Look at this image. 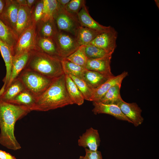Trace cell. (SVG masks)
Instances as JSON below:
<instances>
[{
    "instance_id": "obj_1",
    "label": "cell",
    "mask_w": 159,
    "mask_h": 159,
    "mask_svg": "<svg viewBox=\"0 0 159 159\" xmlns=\"http://www.w3.org/2000/svg\"><path fill=\"white\" fill-rule=\"evenodd\" d=\"M30 111L26 107L0 100V143L1 145L14 150L21 149L14 135L15 125L17 120Z\"/></svg>"
},
{
    "instance_id": "obj_2",
    "label": "cell",
    "mask_w": 159,
    "mask_h": 159,
    "mask_svg": "<svg viewBox=\"0 0 159 159\" xmlns=\"http://www.w3.org/2000/svg\"><path fill=\"white\" fill-rule=\"evenodd\" d=\"M72 104L66 90L64 74L53 79L46 90L36 98L31 111H46Z\"/></svg>"
},
{
    "instance_id": "obj_3",
    "label": "cell",
    "mask_w": 159,
    "mask_h": 159,
    "mask_svg": "<svg viewBox=\"0 0 159 159\" xmlns=\"http://www.w3.org/2000/svg\"><path fill=\"white\" fill-rule=\"evenodd\" d=\"M61 60L36 49L30 51L29 59L24 69L35 72L53 80L64 74Z\"/></svg>"
},
{
    "instance_id": "obj_4",
    "label": "cell",
    "mask_w": 159,
    "mask_h": 159,
    "mask_svg": "<svg viewBox=\"0 0 159 159\" xmlns=\"http://www.w3.org/2000/svg\"><path fill=\"white\" fill-rule=\"evenodd\" d=\"M18 78L23 83L26 90L36 98L42 94L50 85L53 80L35 72L24 69Z\"/></svg>"
},
{
    "instance_id": "obj_5",
    "label": "cell",
    "mask_w": 159,
    "mask_h": 159,
    "mask_svg": "<svg viewBox=\"0 0 159 159\" xmlns=\"http://www.w3.org/2000/svg\"><path fill=\"white\" fill-rule=\"evenodd\" d=\"M53 18L58 31L65 32L74 36L77 29L81 26L77 16L69 13L64 8L59 7Z\"/></svg>"
},
{
    "instance_id": "obj_6",
    "label": "cell",
    "mask_w": 159,
    "mask_h": 159,
    "mask_svg": "<svg viewBox=\"0 0 159 159\" xmlns=\"http://www.w3.org/2000/svg\"><path fill=\"white\" fill-rule=\"evenodd\" d=\"M37 37L36 26L32 24L19 36L13 48L14 57L36 49Z\"/></svg>"
},
{
    "instance_id": "obj_7",
    "label": "cell",
    "mask_w": 159,
    "mask_h": 159,
    "mask_svg": "<svg viewBox=\"0 0 159 159\" xmlns=\"http://www.w3.org/2000/svg\"><path fill=\"white\" fill-rule=\"evenodd\" d=\"M53 39L62 59L69 57L80 47L74 36L65 32L58 31Z\"/></svg>"
},
{
    "instance_id": "obj_8",
    "label": "cell",
    "mask_w": 159,
    "mask_h": 159,
    "mask_svg": "<svg viewBox=\"0 0 159 159\" xmlns=\"http://www.w3.org/2000/svg\"><path fill=\"white\" fill-rule=\"evenodd\" d=\"M118 33L113 27L99 34L89 44L95 45L112 55L117 47Z\"/></svg>"
},
{
    "instance_id": "obj_9",
    "label": "cell",
    "mask_w": 159,
    "mask_h": 159,
    "mask_svg": "<svg viewBox=\"0 0 159 159\" xmlns=\"http://www.w3.org/2000/svg\"><path fill=\"white\" fill-rule=\"evenodd\" d=\"M116 105L135 127L139 126L143 122L144 118L141 115L142 110L136 103H127L121 98Z\"/></svg>"
},
{
    "instance_id": "obj_10",
    "label": "cell",
    "mask_w": 159,
    "mask_h": 159,
    "mask_svg": "<svg viewBox=\"0 0 159 159\" xmlns=\"http://www.w3.org/2000/svg\"><path fill=\"white\" fill-rule=\"evenodd\" d=\"M112 55L108 54L100 58L88 59L85 68L112 77L114 75L111 72L110 67Z\"/></svg>"
},
{
    "instance_id": "obj_11",
    "label": "cell",
    "mask_w": 159,
    "mask_h": 159,
    "mask_svg": "<svg viewBox=\"0 0 159 159\" xmlns=\"http://www.w3.org/2000/svg\"><path fill=\"white\" fill-rule=\"evenodd\" d=\"M19 7L16 0H5V6L0 19L15 32Z\"/></svg>"
},
{
    "instance_id": "obj_12",
    "label": "cell",
    "mask_w": 159,
    "mask_h": 159,
    "mask_svg": "<svg viewBox=\"0 0 159 159\" xmlns=\"http://www.w3.org/2000/svg\"><path fill=\"white\" fill-rule=\"evenodd\" d=\"M100 142L98 130L90 127L79 137L78 143L80 146L96 151L97 150Z\"/></svg>"
},
{
    "instance_id": "obj_13",
    "label": "cell",
    "mask_w": 159,
    "mask_h": 159,
    "mask_svg": "<svg viewBox=\"0 0 159 159\" xmlns=\"http://www.w3.org/2000/svg\"><path fill=\"white\" fill-rule=\"evenodd\" d=\"M94 107L92 110L95 115L105 114L111 115L117 119L132 122L122 112L119 107L115 104H106L98 102H93Z\"/></svg>"
},
{
    "instance_id": "obj_14",
    "label": "cell",
    "mask_w": 159,
    "mask_h": 159,
    "mask_svg": "<svg viewBox=\"0 0 159 159\" xmlns=\"http://www.w3.org/2000/svg\"><path fill=\"white\" fill-rule=\"evenodd\" d=\"M128 75L127 72L124 71L120 74L109 78L99 87L93 90L91 101L98 102L112 86L122 83Z\"/></svg>"
},
{
    "instance_id": "obj_15",
    "label": "cell",
    "mask_w": 159,
    "mask_h": 159,
    "mask_svg": "<svg viewBox=\"0 0 159 159\" xmlns=\"http://www.w3.org/2000/svg\"><path fill=\"white\" fill-rule=\"evenodd\" d=\"M77 17L81 26L94 30L102 32L108 29L110 26H104L95 21L89 14L85 4L77 14Z\"/></svg>"
},
{
    "instance_id": "obj_16",
    "label": "cell",
    "mask_w": 159,
    "mask_h": 159,
    "mask_svg": "<svg viewBox=\"0 0 159 159\" xmlns=\"http://www.w3.org/2000/svg\"><path fill=\"white\" fill-rule=\"evenodd\" d=\"M32 25L31 9L27 6H19L15 32L19 36Z\"/></svg>"
},
{
    "instance_id": "obj_17",
    "label": "cell",
    "mask_w": 159,
    "mask_h": 159,
    "mask_svg": "<svg viewBox=\"0 0 159 159\" xmlns=\"http://www.w3.org/2000/svg\"><path fill=\"white\" fill-rule=\"evenodd\" d=\"M30 54V51L14 57L10 79L6 87V89L17 77L24 69L29 59Z\"/></svg>"
},
{
    "instance_id": "obj_18",
    "label": "cell",
    "mask_w": 159,
    "mask_h": 159,
    "mask_svg": "<svg viewBox=\"0 0 159 159\" xmlns=\"http://www.w3.org/2000/svg\"><path fill=\"white\" fill-rule=\"evenodd\" d=\"M35 26L38 37L53 38L58 32L54 19L41 21Z\"/></svg>"
},
{
    "instance_id": "obj_19",
    "label": "cell",
    "mask_w": 159,
    "mask_h": 159,
    "mask_svg": "<svg viewBox=\"0 0 159 159\" xmlns=\"http://www.w3.org/2000/svg\"><path fill=\"white\" fill-rule=\"evenodd\" d=\"M110 78L99 73L86 69L83 72L82 76V78L92 90L99 87Z\"/></svg>"
},
{
    "instance_id": "obj_20",
    "label": "cell",
    "mask_w": 159,
    "mask_h": 159,
    "mask_svg": "<svg viewBox=\"0 0 159 159\" xmlns=\"http://www.w3.org/2000/svg\"><path fill=\"white\" fill-rule=\"evenodd\" d=\"M36 49L49 55L61 59L58 54L53 38L37 37Z\"/></svg>"
},
{
    "instance_id": "obj_21",
    "label": "cell",
    "mask_w": 159,
    "mask_h": 159,
    "mask_svg": "<svg viewBox=\"0 0 159 159\" xmlns=\"http://www.w3.org/2000/svg\"><path fill=\"white\" fill-rule=\"evenodd\" d=\"M0 51L6 67V75L3 81L6 86L10 79L12 61L14 56V53L12 50L1 39H0Z\"/></svg>"
},
{
    "instance_id": "obj_22",
    "label": "cell",
    "mask_w": 159,
    "mask_h": 159,
    "mask_svg": "<svg viewBox=\"0 0 159 159\" xmlns=\"http://www.w3.org/2000/svg\"><path fill=\"white\" fill-rule=\"evenodd\" d=\"M102 32L80 26L76 31L74 36L80 46L87 45Z\"/></svg>"
},
{
    "instance_id": "obj_23",
    "label": "cell",
    "mask_w": 159,
    "mask_h": 159,
    "mask_svg": "<svg viewBox=\"0 0 159 159\" xmlns=\"http://www.w3.org/2000/svg\"><path fill=\"white\" fill-rule=\"evenodd\" d=\"M65 75L66 88L69 97L73 104L82 105L85 100L83 95L70 77Z\"/></svg>"
},
{
    "instance_id": "obj_24",
    "label": "cell",
    "mask_w": 159,
    "mask_h": 159,
    "mask_svg": "<svg viewBox=\"0 0 159 159\" xmlns=\"http://www.w3.org/2000/svg\"><path fill=\"white\" fill-rule=\"evenodd\" d=\"M18 38L15 32L0 19V39L8 45L13 52Z\"/></svg>"
},
{
    "instance_id": "obj_25",
    "label": "cell",
    "mask_w": 159,
    "mask_h": 159,
    "mask_svg": "<svg viewBox=\"0 0 159 159\" xmlns=\"http://www.w3.org/2000/svg\"><path fill=\"white\" fill-rule=\"evenodd\" d=\"M36 97L30 92L25 90L16 96L8 103L28 108L31 111L34 105Z\"/></svg>"
},
{
    "instance_id": "obj_26",
    "label": "cell",
    "mask_w": 159,
    "mask_h": 159,
    "mask_svg": "<svg viewBox=\"0 0 159 159\" xmlns=\"http://www.w3.org/2000/svg\"><path fill=\"white\" fill-rule=\"evenodd\" d=\"M26 90L23 83L18 78L15 79L6 89L0 100L8 102L20 93Z\"/></svg>"
},
{
    "instance_id": "obj_27",
    "label": "cell",
    "mask_w": 159,
    "mask_h": 159,
    "mask_svg": "<svg viewBox=\"0 0 159 159\" xmlns=\"http://www.w3.org/2000/svg\"><path fill=\"white\" fill-rule=\"evenodd\" d=\"M121 83H118L112 86L98 102L106 104L116 105L122 98L120 94Z\"/></svg>"
},
{
    "instance_id": "obj_28",
    "label": "cell",
    "mask_w": 159,
    "mask_h": 159,
    "mask_svg": "<svg viewBox=\"0 0 159 159\" xmlns=\"http://www.w3.org/2000/svg\"><path fill=\"white\" fill-rule=\"evenodd\" d=\"M61 63L62 69L65 74L71 75L82 78L85 68L77 65L67 59H62Z\"/></svg>"
},
{
    "instance_id": "obj_29",
    "label": "cell",
    "mask_w": 159,
    "mask_h": 159,
    "mask_svg": "<svg viewBox=\"0 0 159 159\" xmlns=\"http://www.w3.org/2000/svg\"><path fill=\"white\" fill-rule=\"evenodd\" d=\"M43 16L41 21L54 19V16L59 6L57 0H43Z\"/></svg>"
},
{
    "instance_id": "obj_30",
    "label": "cell",
    "mask_w": 159,
    "mask_h": 159,
    "mask_svg": "<svg viewBox=\"0 0 159 159\" xmlns=\"http://www.w3.org/2000/svg\"><path fill=\"white\" fill-rule=\"evenodd\" d=\"M85 46H80L75 52L66 58L72 62L85 68L88 59L85 53Z\"/></svg>"
},
{
    "instance_id": "obj_31",
    "label": "cell",
    "mask_w": 159,
    "mask_h": 159,
    "mask_svg": "<svg viewBox=\"0 0 159 159\" xmlns=\"http://www.w3.org/2000/svg\"><path fill=\"white\" fill-rule=\"evenodd\" d=\"M69 75L74 81L82 93L85 100L91 101L92 90L89 87L86 83L81 78L71 75Z\"/></svg>"
},
{
    "instance_id": "obj_32",
    "label": "cell",
    "mask_w": 159,
    "mask_h": 159,
    "mask_svg": "<svg viewBox=\"0 0 159 159\" xmlns=\"http://www.w3.org/2000/svg\"><path fill=\"white\" fill-rule=\"evenodd\" d=\"M85 51L88 59L100 58L108 54H110L103 49L90 44L85 45Z\"/></svg>"
},
{
    "instance_id": "obj_33",
    "label": "cell",
    "mask_w": 159,
    "mask_h": 159,
    "mask_svg": "<svg viewBox=\"0 0 159 159\" xmlns=\"http://www.w3.org/2000/svg\"><path fill=\"white\" fill-rule=\"evenodd\" d=\"M43 0H37L31 9L32 24L36 25L42 19L43 16Z\"/></svg>"
},
{
    "instance_id": "obj_34",
    "label": "cell",
    "mask_w": 159,
    "mask_h": 159,
    "mask_svg": "<svg viewBox=\"0 0 159 159\" xmlns=\"http://www.w3.org/2000/svg\"><path fill=\"white\" fill-rule=\"evenodd\" d=\"M85 3L84 0H70L64 9L69 13L77 16Z\"/></svg>"
},
{
    "instance_id": "obj_35",
    "label": "cell",
    "mask_w": 159,
    "mask_h": 159,
    "mask_svg": "<svg viewBox=\"0 0 159 159\" xmlns=\"http://www.w3.org/2000/svg\"><path fill=\"white\" fill-rule=\"evenodd\" d=\"M85 156L88 159H103L100 151L97 150L92 151L87 148H85Z\"/></svg>"
},
{
    "instance_id": "obj_36",
    "label": "cell",
    "mask_w": 159,
    "mask_h": 159,
    "mask_svg": "<svg viewBox=\"0 0 159 159\" xmlns=\"http://www.w3.org/2000/svg\"><path fill=\"white\" fill-rule=\"evenodd\" d=\"M0 159H16L15 157L9 153L0 150Z\"/></svg>"
},
{
    "instance_id": "obj_37",
    "label": "cell",
    "mask_w": 159,
    "mask_h": 159,
    "mask_svg": "<svg viewBox=\"0 0 159 159\" xmlns=\"http://www.w3.org/2000/svg\"><path fill=\"white\" fill-rule=\"evenodd\" d=\"M57 1L59 7L62 8H64L70 0H57Z\"/></svg>"
},
{
    "instance_id": "obj_38",
    "label": "cell",
    "mask_w": 159,
    "mask_h": 159,
    "mask_svg": "<svg viewBox=\"0 0 159 159\" xmlns=\"http://www.w3.org/2000/svg\"><path fill=\"white\" fill-rule=\"evenodd\" d=\"M37 0H26L27 6L30 9L34 5Z\"/></svg>"
},
{
    "instance_id": "obj_39",
    "label": "cell",
    "mask_w": 159,
    "mask_h": 159,
    "mask_svg": "<svg viewBox=\"0 0 159 159\" xmlns=\"http://www.w3.org/2000/svg\"><path fill=\"white\" fill-rule=\"evenodd\" d=\"M5 4V0H0V19L1 18Z\"/></svg>"
},
{
    "instance_id": "obj_40",
    "label": "cell",
    "mask_w": 159,
    "mask_h": 159,
    "mask_svg": "<svg viewBox=\"0 0 159 159\" xmlns=\"http://www.w3.org/2000/svg\"><path fill=\"white\" fill-rule=\"evenodd\" d=\"M19 6H27L26 0H16Z\"/></svg>"
},
{
    "instance_id": "obj_41",
    "label": "cell",
    "mask_w": 159,
    "mask_h": 159,
    "mask_svg": "<svg viewBox=\"0 0 159 159\" xmlns=\"http://www.w3.org/2000/svg\"><path fill=\"white\" fill-rule=\"evenodd\" d=\"M6 84L4 83L3 85L0 90V97L3 95L4 92L6 90Z\"/></svg>"
},
{
    "instance_id": "obj_42",
    "label": "cell",
    "mask_w": 159,
    "mask_h": 159,
    "mask_svg": "<svg viewBox=\"0 0 159 159\" xmlns=\"http://www.w3.org/2000/svg\"><path fill=\"white\" fill-rule=\"evenodd\" d=\"M78 159H88V158L85 155V156H80Z\"/></svg>"
},
{
    "instance_id": "obj_43",
    "label": "cell",
    "mask_w": 159,
    "mask_h": 159,
    "mask_svg": "<svg viewBox=\"0 0 159 159\" xmlns=\"http://www.w3.org/2000/svg\"><path fill=\"white\" fill-rule=\"evenodd\" d=\"M155 3L157 6L158 7V8H159V1L158 0H155Z\"/></svg>"
}]
</instances>
